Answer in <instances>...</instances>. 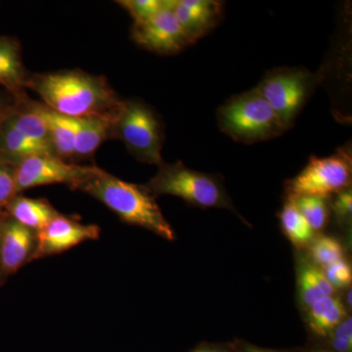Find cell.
<instances>
[{
	"instance_id": "obj_8",
	"label": "cell",
	"mask_w": 352,
	"mask_h": 352,
	"mask_svg": "<svg viewBox=\"0 0 352 352\" xmlns=\"http://www.w3.org/2000/svg\"><path fill=\"white\" fill-rule=\"evenodd\" d=\"M98 170L97 166L67 163L55 156L31 157L15 166L16 192L52 184H67L75 190Z\"/></svg>"
},
{
	"instance_id": "obj_15",
	"label": "cell",
	"mask_w": 352,
	"mask_h": 352,
	"mask_svg": "<svg viewBox=\"0 0 352 352\" xmlns=\"http://www.w3.org/2000/svg\"><path fill=\"white\" fill-rule=\"evenodd\" d=\"M296 282L298 300L305 310L322 298L335 296L337 293L332 285L329 283L323 270L303 256L298 263Z\"/></svg>"
},
{
	"instance_id": "obj_20",
	"label": "cell",
	"mask_w": 352,
	"mask_h": 352,
	"mask_svg": "<svg viewBox=\"0 0 352 352\" xmlns=\"http://www.w3.org/2000/svg\"><path fill=\"white\" fill-rule=\"evenodd\" d=\"M6 119L21 133L24 134L25 138L55 156L50 131L45 122L41 116L32 111L28 104H25V108L23 110L14 111L9 113Z\"/></svg>"
},
{
	"instance_id": "obj_30",
	"label": "cell",
	"mask_w": 352,
	"mask_h": 352,
	"mask_svg": "<svg viewBox=\"0 0 352 352\" xmlns=\"http://www.w3.org/2000/svg\"><path fill=\"white\" fill-rule=\"evenodd\" d=\"M233 344L236 352H298V351H284V349H265L245 342V340H234Z\"/></svg>"
},
{
	"instance_id": "obj_9",
	"label": "cell",
	"mask_w": 352,
	"mask_h": 352,
	"mask_svg": "<svg viewBox=\"0 0 352 352\" xmlns=\"http://www.w3.org/2000/svg\"><path fill=\"white\" fill-rule=\"evenodd\" d=\"M131 36L138 45L159 54H175L190 44L176 20L170 0L164 1L161 10L150 19L134 23Z\"/></svg>"
},
{
	"instance_id": "obj_12",
	"label": "cell",
	"mask_w": 352,
	"mask_h": 352,
	"mask_svg": "<svg viewBox=\"0 0 352 352\" xmlns=\"http://www.w3.org/2000/svg\"><path fill=\"white\" fill-rule=\"evenodd\" d=\"M36 241L34 231L12 219L4 221L0 236V272L11 275L30 263Z\"/></svg>"
},
{
	"instance_id": "obj_29",
	"label": "cell",
	"mask_w": 352,
	"mask_h": 352,
	"mask_svg": "<svg viewBox=\"0 0 352 352\" xmlns=\"http://www.w3.org/2000/svg\"><path fill=\"white\" fill-rule=\"evenodd\" d=\"M189 352H236L233 342H201Z\"/></svg>"
},
{
	"instance_id": "obj_17",
	"label": "cell",
	"mask_w": 352,
	"mask_h": 352,
	"mask_svg": "<svg viewBox=\"0 0 352 352\" xmlns=\"http://www.w3.org/2000/svg\"><path fill=\"white\" fill-rule=\"evenodd\" d=\"M34 156H53L21 133L6 119L0 122V157L8 164H18ZM56 157V156H55Z\"/></svg>"
},
{
	"instance_id": "obj_6",
	"label": "cell",
	"mask_w": 352,
	"mask_h": 352,
	"mask_svg": "<svg viewBox=\"0 0 352 352\" xmlns=\"http://www.w3.org/2000/svg\"><path fill=\"white\" fill-rule=\"evenodd\" d=\"M316 85L317 76L307 69L285 67L268 72L256 89L289 129Z\"/></svg>"
},
{
	"instance_id": "obj_13",
	"label": "cell",
	"mask_w": 352,
	"mask_h": 352,
	"mask_svg": "<svg viewBox=\"0 0 352 352\" xmlns=\"http://www.w3.org/2000/svg\"><path fill=\"white\" fill-rule=\"evenodd\" d=\"M115 113L106 117L69 118L75 136V157L91 156L106 139L111 138Z\"/></svg>"
},
{
	"instance_id": "obj_31",
	"label": "cell",
	"mask_w": 352,
	"mask_h": 352,
	"mask_svg": "<svg viewBox=\"0 0 352 352\" xmlns=\"http://www.w3.org/2000/svg\"><path fill=\"white\" fill-rule=\"evenodd\" d=\"M298 352H332V351H327V349H323V347L312 346L307 347V349H300V351H298Z\"/></svg>"
},
{
	"instance_id": "obj_27",
	"label": "cell",
	"mask_w": 352,
	"mask_h": 352,
	"mask_svg": "<svg viewBox=\"0 0 352 352\" xmlns=\"http://www.w3.org/2000/svg\"><path fill=\"white\" fill-rule=\"evenodd\" d=\"M15 166L6 162L0 163V206L8 205L16 197Z\"/></svg>"
},
{
	"instance_id": "obj_1",
	"label": "cell",
	"mask_w": 352,
	"mask_h": 352,
	"mask_svg": "<svg viewBox=\"0 0 352 352\" xmlns=\"http://www.w3.org/2000/svg\"><path fill=\"white\" fill-rule=\"evenodd\" d=\"M24 87L36 92L51 110L73 119L112 116L122 104L105 78L82 71L32 76Z\"/></svg>"
},
{
	"instance_id": "obj_26",
	"label": "cell",
	"mask_w": 352,
	"mask_h": 352,
	"mask_svg": "<svg viewBox=\"0 0 352 352\" xmlns=\"http://www.w3.org/2000/svg\"><path fill=\"white\" fill-rule=\"evenodd\" d=\"M323 271L329 283L332 285L336 291L349 289V287H351L352 281L351 264L346 258L336 261L324 268Z\"/></svg>"
},
{
	"instance_id": "obj_16",
	"label": "cell",
	"mask_w": 352,
	"mask_h": 352,
	"mask_svg": "<svg viewBox=\"0 0 352 352\" xmlns=\"http://www.w3.org/2000/svg\"><path fill=\"white\" fill-rule=\"evenodd\" d=\"M28 105L45 122L55 156L62 160L75 157V136L69 118L59 115L43 103L32 101Z\"/></svg>"
},
{
	"instance_id": "obj_3",
	"label": "cell",
	"mask_w": 352,
	"mask_h": 352,
	"mask_svg": "<svg viewBox=\"0 0 352 352\" xmlns=\"http://www.w3.org/2000/svg\"><path fill=\"white\" fill-rule=\"evenodd\" d=\"M217 120L222 132L245 144L278 138L288 129L256 88L226 101Z\"/></svg>"
},
{
	"instance_id": "obj_2",
	"label": "cell",
	"mask_w": 352,
	"mask_h": 352,
	"mask_svg": "<svg viewBox=\"0 0 352 352\" xmlns=\"http://www.w3.org/2000/svg\"><path fill=\"white\" fill-rule=\"evenodd\" d=\"M75 190L101 201L126 223L148 229L164 239L175 240L173 227L147 187L124 182L99 168Z\"/></svg>"
},
{
	"instance_id": "obj_24",
	"label": "cell",
	"mask_w": 352,
	"mask_h": 352,
	"mask_svg": "<svg viewBox=\"0 0 352 352\" xmlns=\"http://www.w3.org/2000/svg\"><path fill=\"white\" fill-rule=\"evenodd\" d=\"M314 346L323 347L332 352H352L351 317L347 316L325 340Z\"/></svg>"
},
{
	"instance_id": "obj_10",
	"label": "cell",
	"mask_w": 352,
	"mask_h": 352,
	"mask_svg": "<svg viewBox=\"0 0 352 352\" xmlns=\"http://www.w3.org/2000/svg\"><path fill=\"white\" fill-rule=\"evenodd\" d=\"M100 232V228L95 224L87 226L64 215H57L43 229L36 232V247L30 263L61 254L87 241L97 240Z\"/></svg>"
},
{
	"instance_id": "obj_33",
	"label": "cell",
	"mask_w": 352,
	"mask_h": 352,
	"mask_svg": "<svg viewBox=\"0 0 352 352\" xmlns=\"http://www.w3.org/2000/svg\"><path fill=\"white\" fill-rule=\"evenodd\" d=\"M3 222L2 221L1 214H0V236H1L2 226H3Z\"/></svg>"
},
{
	"instance_id": "obj_18",
	"label": "cell",
	"mask_w": 352,
	"mask_h": 352,
	"mask_svg": "<svg viewBox=\"0 0 352 352\" xmlns=\"http://www.w3.org/2000/svg\"><path fill=\"white\" fill-rule=\"evenodd\" d=\"M7 208L12 219L34 232H38L59 215V212L43 199L14 197Z\"/></svg>"
},
{
	"instance_id": "obj_14",
	"label": "cell",
	"mask_w": 352,
	"mask_h": 352,
	"mask_svg": "<svg viewBox=\"0 0 352 352\" xmlns=\"http://www.w3.org/2000/svg\"><path fill=\"white\" fill-rule=\"evenodd\" d=\"M307 326L316 344L326 339L333 329L347 317V309L338 296L322 298L305 309Z\"/></svg>"
},
{
	"instance_id": "obj_7",
	"label": "cell",
	"mask_w": 352,
	"mask_h": 352,
	"mask_svg": "<svg viewBox=\"0 0 352 352\" xmlns=\"http://www.w3.org/2000/svg\"><path fill=\"white\" fill-rule=\"evenodd\" d=\"M351 152L347 148L329 157H312L307 166L287 183V197H330L351 188Z\"/></svg>"
},
{
	"instance_id": "obj_25",
	"label": "cell",
	"mask_w": 352,
	"mask_h": 352,
	"mask_svg": "<svg viewBox=\"0 0 352 352\" xmlns=\"http://www.w3.org/2000/svg\"><path fill=\"white\" fill-rule=\"evenodd\" d=\"M118 3L131 14L134 23L150 19L164 6V1L161 0H122Z\"/></svg>"
},
{
	"instance_id": "obj_34",
	"label": "cell",
	"mask_w": 352,
	"mask_h": 352,
	"mask_svg": "<svg viewBox=\"0 0 352 352\" xmlns=\"http://www.w3.org/2000/svg\"><path fill=\"white\" fill-rule=\"evenodd\" d=\"M2 113H1V108H0V122H1L2 119Z\"/></svg>"
},
{
	"instance_id": "obj_22",
	"label": "cell",
	"mask_w": 352,
	"mask_h": 352,
	"mask_svg": "<svg viewBox=\"0 0 352 352\" xmlns=\"http://www.w3.org/2000/svg\"><path fill=\"white\" fill-rule=\"evenodd\" d=\"M291 199L314 232H319L328 226L331 208L329 197L302 196Z\"/></svg>"
},
{
	"instance_id": "obj_28",
	"label": "cell",
	"mask_w": 352,
	"mask_h": 352,
	"mask_svg": "<svg viewBox=\"0 0 352 352\" xmlns=\"http://www.w3.org/2000/svg\"><path fill=\"white\" fill-rule=\"evenodd\" d=\"M330 207L332 208L333 214L340 223L351 221V208H352V192L349 188L336 194L333 203H330Z\"/></svg>"
},
{
	"instance_id": "obj_5",
	"label": "cell",
	"mask_w": 352,
	"mask_h": 352,
	"mask_svg": "<svg viewBox=\"0 0 352 352\" xmlns=\"http://www.w3.org/2000/svg\"><path fill=\"white\" fill-rule=\"evenodd\" d=\"M111 136L122 140L138 161L157 166L164 163L161 122L143 102L122 101L113 118Z\"/></svg>"
},
{
	"instance_id": "obj_23",
	"label": "cell",
	"mask_w": 352,
	"mask_h": 352,
	"mask_svg": "<svg viewBox=\"0 0 352 352\" xmlns=\"http://www.w3.org/2000/svg\"><path fill=\"white\" fill-rule=\"evenodd\" d=\"M310 261L321 270L344 258V248L339 240L331 236H319L308 245Z\"/></svg>"
},
{
	"instance_id": "obj_32",
	"label": "cell",
	"mask_w": 352,
	"mask_h": 352,
	"mask_svg": "<svg viewBox=\"0 0 352 352\" xmlns=\"http://www.w3.org/2000/svg\"><path fill=\"white\" fill-rule=\"evenodd\" d=\"M346 302L347 305L351 307V288L347 289L346 295Z\"/></svg>"
},
{
	"instance_id": "obj_4",
	"label": "cell",
	"mask_w": 352,
	"mask_h": 352,
	"mask_svg": "<svg viewBox=\"0 0 352 352\" xmlns=\"http://www.w3.org/2000/svg\"><path fill=\"white\" fill-rule=\"evenodd\" d=\"M145 186L154 196L179 197L194 207L227 208L237 214L220 176L191 170L182 162L162 164Z\"/></svg>"
},
{
	"instance_id": "obj_19",
	"label": "cell",
	"mask_w": 352,
	"mask_h": 352,
	"mask_svg": "<svg viewBox=\"0 0 352 352\" xmlns=\"http://www.w3.org/2000/svg\"><path fill=\"white\" fill-rule=\"evenodd\" d=\"M25 80L19 44L12 38H0V87L17 91Z\"/></svg>"
},
{
	"instance_id": "obj_21",
	"label": "cell",
	"mask_w": 352,
	"mask_h": 352,
	"mask_svg": "<svg viewBox=\"0 0 352 352\" xmlns=\"http://www.w3.org/2000/svg\"><path fill=\"white\" fill-rule=\"evenodd\" d=\"M279 219L284 235L296 249H305L314 241V229L300 214L293 199L287 198L280 212Z\"/></svg>"
},
{
	"instance_id": "obj_11",
	"label": "cell",
	"mask_w": 352,
	"mask_h": 352,
	"mask_svg": "<svg viewBox=\"0 0 352 352\" xmlns=\"http://www.w3.org/2000/svg\"><path fill=\"white\" fill-rule=\"evenodd\" d=\"M171 8L189 43L212 31L223 13V4L214 0H170Z\"/></svg>"
}]
</instances>
